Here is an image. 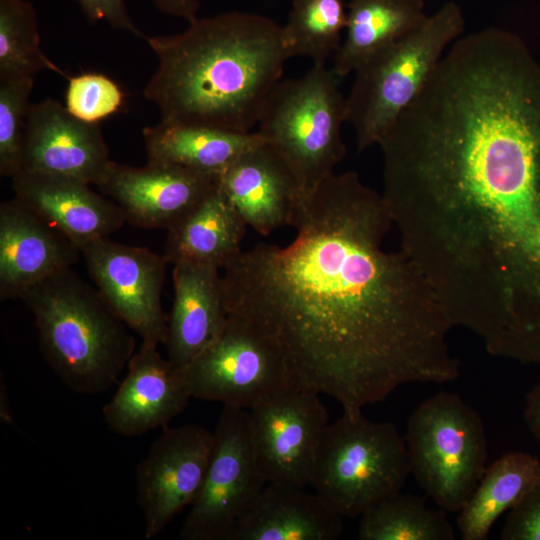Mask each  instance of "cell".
Instances as JSON below:
<instances>
[{
	"instance_id": "cell-1",
	"label": "cell",
	"mask_w": 540,
	"mask_h": 540,
	"mask_svg": "<svg viewBox=\"0 0 540 540\" xmlns=\"http://www.w3.org/2000/svg\"><path fill=\"white\" fill-rule=\"evenodd\" d=\"M392 226L381 194L334 172L304 196L289 244L259 242L222 268L227 316L273 347L291 387L351 414L401 385L459 376L431 285L384 249Z\"/></svg>"
},
{
	"instance_id": "cell-2",
	"label": "cell",
	"mask_w": 540,
	"mask_h": 540,
	"mask_svg": "<svg viewBox=\"0 0 540 540\" xmlns=\"http://www.w3.org/2000/svg\"><path fill=\"white\" fill-rule=\"evenodd\" d=\"M401 250L490 353L540 345V143L476 127L383 159Z\"/></svg>"
},
{
	"instance_id": "cell-3",
	"label": "cell",
	"mask_w": 540,
	"mask_h": 540,
	"mask_svg": "<svg viewBox=\"0 0 540 540\" xmlns=\"http://www.w3.org/2000/svg\"><path fill=\"white\" fill-rule=\"evenodd\" d=\"M188 23L146 38L158 64L145 98L163 121L253 132L290 59L282 26L244 11Z\"/></svg>"
},
{
	"instance_id": "cell-4",
	"label": "cell",
	"mask_w": 540,
	"mask_h": 540,
	"mask_svg": "<svg viewBox=\"0 0 540 540\" xmlns=\"http://www.w3.org/2000/svg\"><path fill=\"white\" fill-rule=\"evenodd\" d=\"M21 299L34 316L46 362L67 388L94 395L116 383L136 340L96 287L68 268L31 286Z\"/></svg>"
},
{
	"instance_id": "cell-5",
	"label": "cell",
	"mask_w": 540,
	"mask_h": 540,
	"mask_svg": "<svg viewBox=\"0 0 540 540\" xmlns=\"http://www.w3.org/2000/svg\"><path fill=\"white\" fill-rule=\"evenodd\" d=\"M465 31L461 7L447 1L416 29L384 47L353 73L347 122L359 151L378 145L417 99L443 55Z\"/></svg>"
},
{
	"instance_id": "cell-6",
	"label": "cell",
	"mask_w": 540,
	"mask_h": 540,
	"mask_svg": "<svg viewBox=\"0 0 540 540\" xmlns=\"http://www.w3.org/2000/svg\"><path fill=\"white\" fill-rule=\"evenodd\" d=\"M326 64L282 79L272 91L257 132L286 165L304 195L334 173L346 154L342 127L346 97Z\"/></svg>"
},
{
	"instance_id": "cell-7",
	"label": "cell",
	"mask_w": 540,
	"mask_h": 540,
	"mask_svg": "<svg viewBox=\"0 0 540 540\" xmlns=\"http://www.w3.org/2000/svg\"><path fill=\"white\" fill-rule=\"evenodd\" d=\"M404 438L391 422L347 413L327 425L310 485L342 517H357L401 491L410 474Z\"/></svg>"
},
{
	"instance_id": "cell-8",
	"label": "cell",
	"mask_w": 540,
	"mask_h": 540,
	"mask_svg": "<svg viewBox=\"0 0 540 540\" xmlns=\"http://www.w3.org/2000/svg\"><path fill=\"white\" fill-rule=\"evenodd\" d=\"M404 440L419 486L440 508L458 513L487 468L481 417L457 394L440 392L411 414Z\"/></svg>"
},
{
	"instance_id": "cell-9",
	"label": "cell",
	"mask_w": 540,
	"mask_h": 540,
	"mask_svg": "<svg viewBox=\"0 0 540 540\" xmlns=\"http://www.w3.org/2000/svg\"><path fill=\"white\" fill-rule=\"evenodd\" d=\"M201 490L179 536L228 540L235 524L267 484L258 466L249 411L224 405Z\"/></svg>"
},
{
	"instance_id": "cell-10",
	"label": "cell",
	"mask_w": 540,
	"mask_h": 540,
	"mask_svg": "<svg viewBox=\"0 0 540 540\" xmlns=\"http://www.w3.org/2000/svg\"><path fill=\"white\" fill-rule=\"evenodd\" d=\"M181 371L192 398L244 409L290 386L273 347L229 317L220 335Z\"/></svg>"
},
{
	"instance_id": "cell-11",
	"label": "cell",
	"mask_w": 540,
	"mask_h": 540,
	"mask_svg": "<svg viewBox=\"0 0 540 540\" xmlns=\"http://www.w3.org/2000/svg\"><path fill=\"white\" fill-rule=\"evenodd\" d=\"M256 458L266 483L310 485L316 454L328 425L319 394L291 386L248 409Z\"/></svg>"
},
{
	"instance_id": "cell-12",
	"label": "cell",
	"mask_w": 540,
	"mask_h": 540,
	"mask_svg": "<svg viewBox=\"0 0 540 540\" xmlns=\"http://www.w3.org/2000/svg\"><path fill=\"white\" fill-rule=\"evenodd\" d=\"M88 273L113 312L142 342L164 344L168 316L161 304L168 262L145 247L97 239L82 249Z\"/></svg>"
},
{
	"instance_id": "cell-13",
	"label": "cell",
	"mask_w": 540,
	"mask_h": 540,
	"mask_svg": "<svg viewBox=\"0 0 540 540\" xmlns=\"http://www.w3.org/2000/svg\"><path fill=\"white\" fill-rule=\"evenodd\" d=\"M214 433L198 425L167 428L136 469V493L146 540L156 538L197 498L209 465Z\"/></svg>"
},
{
	"instance_id": "cell-14",
	"label": "cell",
	"mask_w": 540,
	"mask_h": 540,
	"mask_svg": "<svg viewBox=\"0 0 540 540\" xmlns=\"http://www.w3.org/2000/svg\"><path fill=\"white\" fill-rule=\"evenodd\" d=\"M219 185V176L165 164L134 167L111 162L98 186L120 208L125 222L169 231Z\"/></svg>"
},
{
	"instance_id": "cell-15",
	"label": "cell",
	"mask_w": 540,
	"mask_h": 540,
	"mask_svg": "<svg viewBox=\"0 0 540 540\" xmlns=\"http://www.w3.org/2000/svg\"><path fill=\"white\" fill-rule=\"evenodd\" d=\"M111 162L99 123L76 118L55 99L30 105L23 169L99 186Z\"/></svg>"
},
{
	"instance_id": "cell-16",
	"label": "cell",
	"mask_w": 540,
	"mask_h": 540,
	"mask_svg": "<svg viewBox=\"0 0 540 540\" xmlns=\"http://www.w3.org/2000/svg\"><path fill=\"white\" fill-rule=\"evenodd\" d=\"M157 346L142 342L116 393L103 407L104 422L117 435L134 437L164 426L192 398L182 371L163 358Z\"/></svg>"
},
{
	"instance_id": "cell-17",
	"label": "cell",
	"mask_w": 540,
	"mask_h": 540,
	"mask_svg": "<svg viewBox=\"0 0 540 540\" xmlns=\"http://www.w3.org/2000/svg\"><path fill=\"white\" fill-rule=\"evenodd\" d=\"M81 249L16 198L0 205V298L21 299L42 280L71 268Z\"/></svg>"
},
{
	"instance_id": "cell-18",
	"label": "cell",
	"mask_w": 540,
	"mask_h": 540,
	"mask_svg": "<svg viewBox=\"0 0 540 540\" xmlns=\"http://www.w3.org/2000/svg\"><path fill=\"white\" fill-rule=\"evenodd\" d=\"M15 198L70 239L81 251L126 222L117 204L90 184L23 169L12 177Z\"/></svg>"
},
{
	"instance_id": "cell-19",
	"label": "cell",
	"mask_w": 540,
	"mask_h": 540,
	"mask_svg": "<svg viewBox=\"0 0 540 540\" xmlns=\"http://www.w3.org/2000/svg\"><path fill=\"white\" fill-rule=\"evenodd\" d=\"M219 185L246 225L265 236L292 226L305 196L265 142L232 163L219 176Z\"/></svg>"
},
{
	"instance_id": "cell-20",
	"label": "cell",
	"mask_w": 540,
	"mask_h": 540,
	"mask_svg": "<svg viewBox=\"0 0 540 540\" xmlns=\"http://www.w3.org/2000/svg\"><path fill=\"white\" fill-rule=\"evenodd\" d=\"M173 266L174 299L163 345L167 359L183 370L220 335L228 316L218 267Z\"/></svg>"
},
{
	"instance_id": "cell-21",
	"label": "cell",
	"mask_w": 540,
	"mask_h": 540,
	"mask_svg": "<svg viewBox=\"0 0 540 540\" xmlns=\"http://www.w3.org/2000/svg\"><path fill=\"white\" fill-rule=\"evenodd\" d=\"M342 518L316 492L267 483L228 540H336L343 534Z\"/></svg>"
},
{
	"instance_id": "cell-22",
	"label": "cell",
	"mask_w": 540,
	"mask_h": 540,
	"mask_svg": "<svg viewBox=\"0 0 540 540\" xmlns=\"http://www.w3.org/2000/svg\"><path fill=\"white\" fill-rule=\"evenodd\" d=\"M147 163L174 165L220 176L242 154L264 142L255 132L160 120L143 129Z\"/></svg>"
},
{
	"instance_id": "cell-23",
	"label": "cell",
	"mask_w": 540,
	"mask_h": 540,
	"mask_svg": "<svg viewBox=\"0 0 540 540\" xmlns=\"http://www.w3.org/2000/svg\"><path fill=\"white\" fill-rule=\"evenodd\" d=\"M248 226L220 188L168 231V264L196 263L224 268L241 251Z\"/></svg>"
},
{
	"instance_id": "cell-24",
	"label": "cell",
	"mask_w": 540,
	"mask_h": 540,
	"mask_svg": "<svg viewBox=\"0 0 540 540\" xmlns=\"http://www.w3.org/2000/svg\"><path fill=\"white\" fill-rule=\"evenodd\" d=\"M424 0H349L345 38L331 69L345 77L375 53L419 27L427 18Z\"/></svg>"
},
{
	"instance_id": "cell-25",
	"label": "cell",
	"mask_w": 540,
	"mask_h": 540,
	"mask_svg": "<svg viewBox=\"0 0 540 540\" xmlns=\"http://www.w3.org/2000/svg\"><path fill=\"white\" fill-rule=\"evenodd\" d=\"M540 482V460L524 452L502 455L486 468L469 500L458 512L464 540H486L496 520L514 508Z\"/></svg>"
},
{
	"instance_id": "cell-26",
	"label": "cell",
	"mask_w": 540,
	"mask_h": 540,
	"mask_svg": "<svg viewBox=\"0 0 540 540\" xmlns=\"http://www.w3.org/2000/svg\"><path fill=\"white\" fill-rule=\"evenodd\" d=\"M444 509L429 508L418 495L394 493L360 515V540H453Z\"/></svg>"
},
{
	"instance_id": "cell-27",
	"label": "cell",
	"mask_w": 540,
	"mask_h": 540,
	"mask_svg": "<svg viewBox=\"0 0 540 540\" xmlns=\"http://www.w3.org/2000/svg\"><path fill=\"white\" fill-rule=\"evenodd\" d=\"M346 27L345 0H292L282 33L290 58L302 56L313 64H326L339 50Z\"/></svg>"
},
{
	"instance_id": "cell-28",
	"label": "cell",
	"mask_w": 540,
	"mask_h": 540,
	"mask_svg": "<svg viewBox=\"0 0 540 540\" xmlns=\"http://www.w3.org/2000/svg\"><path fill=\"white\" fill-rule=\"evenodd\" d=\"M43 70L65 76L41 49L33 5L28 0H0V79L34 77Z\"/></svg>"
},
{
	"instance_id": "cell-29",
	"label": "cell",
	"mask_w": 540,
	"mask_h": 540,
	"mask_svg": "<svg viewBox=\"0 0 540 540\" xmlns=\"http://www.w3.org/2000/svg\"><path fill=\"white\" fill-rule=\"evenodd\" d=\"M34 77L0 79V174L13 177L23 169L24 133Z\"/></svg>"
},
{
	"instance_id": "cell-30",
	"label": "cell",
	"mask_w": 540,
	"mask_h": 540,
	"mask_svg": "<svg viewBox=\"0 0 540 540\" xmlns=\"http://www.w3.org/2000/svg\"><path fill=\"white\" fill-rule=\"evenodd\" d=\"M123 103V91L104 74L92 72L68 77L65 107L84 122L99 123L118 112Z\"/></svg>"
},
{
	"instance_id": "cell-31",
	"label": "cell",
	"mask_w": 540,
	"mask_h": 540,
	"mask_svg": "<svg viewBox=\"0 0 540 540\" xmlns=\"http://www.w3.org/2000/svg\"><path fill=\"white\" fill-rule=\"evenodd\" d=\"M500 538L540 540V482L509 511Z\"/></svg>"
},
{
	"instance_id": "cell-32",
	"label": "cell",
	"mask_w": 540,
	"mask_h": 540,
	"mask_svg": "<svg viewBox=\"0 0 540 540\" xmlns=\"http://www.w3.org/2000/svg\"><path fill=\"white\" fill-rule=\"evenodd\" d=\"M76 2L91 23L104 21L115 29L143 37L128 13L126 0H76Z\"/></svg>"
},
{
	"instance_id": "cell-33",
	"label": "cell",
	"mask_w": 540,
	"mask_h": 540,
	"mask_svg": "<svg viewBox=\"0 0 540 540\" xmlns=\"http://www.w3.org/2000/svg\"><path fill=\"white\" fill-rule=\"evenodd\" d=\"M153 5L162 13L193 21L198 16L200 0H150Z\"/></svg>"
},
{
	"instance_id": "cell-34",
	"label": "cell",
	"mask_w": 540,
	"mask_h": 540,
	"mask_svg": "<svg viewBox=\"0 0 540 540\" xmlns=\"http://www.w3.org/2000/svg\"><path fill=\"white\" fill-rule=\"evenodd\" d=\"M524 418L531 433L540 444V382L527 395Z\"/></svg>"
}]
</instances>
